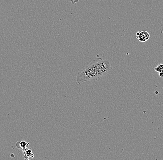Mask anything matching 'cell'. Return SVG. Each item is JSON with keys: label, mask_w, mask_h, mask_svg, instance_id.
<instances>
[{"label": "cell", "mask_w": 163, "mask_h": 160, "mask_svg": "<svg viewBox=\"0 0 163 160\" xmlns=\"http://www.w3.org/2000/svg\"><path fill=\"white\" fill-rule=\"evenodd\" d=\"M110 69L111 63L109 61L100 57L97 58L78 72L76 83L80 85L87 81H97L107 74Z\"/></svg>", "instance_id": "cell-1"}, {"label": "cell", "mask_w": 163, "mask_h": 160, "mask_svg": "<svg viewBox=\"0 0 163 160\" xmlns=\"http://www.w3.org/2000/svg\"><path fill=\"white\" fill-rule=\"evenodd\" d=\"M150 34L146 31L138 32L136 33V37L141 42H145L150 38Z\"/></svg>", "instance_id": "cell-2"}, {"label": "cell", "mask_w": 163, "mask_h": 160, "mask_svg": "<svg viewBox=\"0 0 163 160\" xmlns=\"http://www.w3.org/2000/svg\"><path fill=\"white\" fill-rule=\"evenodd\" d=\"M18 142L19 143V146H17V147L19 148V149H22L24 150V149H26V146H28V145H27V142H26L25 141H20Z\"/></svg>", "instance_id": "cell-3"}, {"label": "cell", "mask_w": 163, "mask_h": 160, "mask_svg": "<svg viewBox=\"0 0 163 160\" xmlns=\"http://www.w3.org/2000/svg\"><path fill=\"white\" fill-rule=\"evenodd\" d=\"M154 70L157 72H163V63H161L154 68Z\"/></svg>", "instance_id": "cell-4"}, {"label": "cell", "mask_w": 163, "mask_h": 160, "mask_svg": "<svg viewBox=\"0 0 163 160\" xmlns=\"http://www.w3.org/2000/svg\"><path fill=\"white\" fill-rule=\"evenodd\" d=\"M70 1L72 3V5H74L76 3H78L79 2V0H70Z\"/></svg>", "instance_id": "cell-5"}, {"label": "cell", "mask_w": 163, "mask_h": 160, "mask_svg": "<svg viewBox=\"0 0 163 160\" xmlns=\"http://www.w3.org/2000/svg\"><path fill=\"white\" fill-rule=\"evenodd\" d=\"M159 75H160V77H162L163 78V72H159Z\"/></svg>", "instance_id": "cell-6"}]
</instances>
